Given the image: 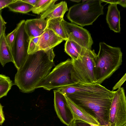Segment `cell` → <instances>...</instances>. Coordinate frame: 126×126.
I'll return each mask as SVG.
<instances>
[{
  "label": "cell",
  "instance_id": "4dcf8cb0",
  "mask_svg": "<svg viewBox=\"0 0 126 126\" xmlns=\"http://www.w3.org/2000/svg\"><path fill=\"white\" fill-rule=\"evenodd\" d=\"M23 1L33 6H34L38 0H22Z\"/></svg>",
  "mask_w": 126,
  "mask_h": 126
},
{
  "label": "cell",
  "instance_id": "3957f363",
  "mask_svg": "<svg viewBox=\"0 0 126 126\" xmlns=\"http://www.w3.org/2000/svg\"><path fill=\"white\" fill-rule=\"evenodd\" d=\"M95 60L94 68L96 83L101 84L119 68L122 62L121 48L114 47L101 42Z\"/></svg>",
  "mask_w": 126,
  "mask_h": 126
},
{
  "label": "cell",
  "instance_id": "8992f818",
  "mask_svg": "<svg viewBox=\"0 0 126 126\" xmlns=\"http://www.w3.org/2000/svg\"><path fill=\"white\" fill-rule=\"evenodd\" d=\"M96 55L94 50L88 49L83 55L76 60H72L73 74L76 83H96L94 68Z\"/></svg>",
  "mask_w": 126,
  "mask_h": 126
},
{
  "label": "cell",
  "instance_id": "d4e9b609",
  "mask_svg": "<svg viewBox=\"0 0 126 126\" xmlns=\"http://www.w3.org/2000/svg\"><path fill=\"white\" fill-rule=\"evenodd\" d=\"M69 126H91L90 124L83 121L73 119Z\"/></svg>",
  "mask_w": 126,
  "mask_h": 126
},
{
  "label": "cell",
  "instance_id": "83f0119b",
  "mask_svg": "<svg viewBox=\"0 0 126 126\" xmlns=\"http://www.w3.org/2000/svg\"><path fill=\"white\" fill-rule=\"evenodd\" d=\"M14 0H0V11L3 8L7 7L10 3Z\"/></svg>",
  "mask_w": 126,
  "mask_h": 126
},
{
  "label": "cell",
  "instance_id": "d6a6232c",
  "mask_svg": "<svg viewBox=\"0 0 126 126\" xmlns=\"http://www.w3.org/2000/svg\"><path fill=\"white\" fill-rule=\"evenodd\" d=\"M91 126H106L105 125H95L93 124H90Z\"/></svg>",
  "mask_w": 126,
  "mask_h": 126
},
{
  "label": "cell",
  "instance_id": "ac0fdd59",
  "mask_svg": "<svg viewBox=\"0 0 126 126\" xmlns=\"http://www.w3.org/2000/svg\"><path fill=\"white\" fill-rule=\"evenodd\" d=\"M87 49L76 42L68 40L66 41L64 45L65 51L72 60H76L83 55Z\"/></svg>",
  "mask_w": 126,
  "mask_h": 126
},
{
  "label": "cell",
  "instance_id": "2e32d148",
  "mask_svg": "<svg viewBox=\"0 0 126 126\" xmlns=\"http://www.w3.org/2000/svg\"><path fill=\"white\" fill-rule=\"evenodd\" d=\"M68 10L67 3L62 1L54 4L48 10L40 15V18L47 20L58 17H63L65 13Z\"/></svg>",
  "mask_w": 126,
  "mask_h": 126
},
{
  "label": "cell",
  "instance_id": "1f68e13d",
  "mask_svg": "<svg viewBox=\"0 0 126 126\" xmlns=\"http://www.w3.org/2000/svg\"><path fill=\"white\" fill-rule=\"evenodd\" d=\"M70 1L76 2L79 3L81 1V0H70Z\"/></svg>",
  "mask_w": 126,
  "mask_h": 126
},
{
  "label": "cell",
  "instance_id": "7402d4cb",
  "mask_svg": "<svg viewBox=\"0 0 126 126\" xmlns=\"http://www.w3.org/2000/svg\"><path fill=\"white\" fill-rule=\"evenodd\" d=\"M13 84L9 77L0 74V98L7 95Z\"/></svg>",
  "mask_w": 126,
  "mask_h": 126
},
{
  "label": "cell",
  "instance_id": "9a60e30c",
  "mask_svg": "<svg viewBox=\"0 0 126 126\" xmlns=\"http://www.w3.org/2000/svg\"><path fill=\"white\" fill-rule=\"evenodd\" d=\"M117 4H110L108 8L106 20L110 30L115 32H119L121 31L120 11Z\"/></svg>",
  "mask_w": 126,
  "mask_h": 126
},
{
  "label": "cell",
  "instance_id": "4fadbf2b",
  "mask_svg": "<svg viewBox=\"0 0 126 126\" xmlns=\"http://www.w3.org/2000/svg\"><path fill=\"white\" fill-rule=\"evenodd\" d=\"M47 21L41 18L27 19L25 21V28L30 39L39 36L46 29Z\"/></svg>",
  "mask_w": 126,
  "mask_h": 126
},
{
  "label": "cell",
  "instance_id": "5bb4252c",
  "mask_svg": "<svg viewBox=\"0 0 126 126\" xmlns=\"http://www.w3.org/2000/svg\"><path fill=\"white\" fill-rule=\"evenodd\" d=\"M65 96L72 114L73 119L81 120L90 124L99 125V123L96 119L87 113L75 104L68 97Z\"/></svg>",
  "mask_w": 126,
  "mask_h": 126
},
{
  "label": "cell",
  "instance_id": "8fae6325",
  "mask_svg": "<svg viewBox=\"0 0 126 126\" xmlns=\"http://www.w3.org/2000/svg\"><path fill=\"white\" fill-rule=\"evenodd\" d=\"M57 89L65 96L77 92H105L109 90L101 85L96 83L81 84L76 83Z\"/></svg>",
  "mask_w": 126,
  "mask_h": 126
},
{
  "label": "cell",
  "instance_id": "ba28073f",
  "mask_svg": "<svg viewBox=\"0 0 126 126\" xmlns=\"http://www.w3.org/2000/svg\"><path fill=\"white\" fill-rule=\"evenodd\" d=\"M110 126H126V97L123 87L114 94L110 110Z\"/></svg>",
  "mask_w": 126,
  "mask_h": 126
},
{
  "label": "cell",
  "instance_id": "ffe728a7",
  "mask_svg": "<svg viewBox=\"0 0 126 126\" xmlns=\"http://www.w3.org/2000/svg\"><path fill=\"white\" fill-rule=\"evenodd\" d=\"M33 7L22 0H14L7 6L11 11L24 14L32 11Z\"/></svg>",
  "mask_w": 126,
  "mask_h": 126
},
{
  "label": "cell",
  "instance_id": "f1b7e54d",
  "mask_svg": "<svg viewBox=\"0 0 126 126\" xmlns=\"http://www.w3.org/2000/svg\"><path fill=\"white\" fill-rule=\"evenodd\" d=\"M3 106L0 103V125H1L5 120L3 110Z\"/></svg>",
  "mask_w": 126,
  "mask_h": 126
},
{
  "label": "cell",
  "instance_id": "5b68a950",
  "mask_svg": "<svg viewBox=\"0 0 126 126\" xmlns=\"http://www.w3.org/2000/svg\"><path fill=\"white\" fill-rule=\"evenodd\" d=\"M75 83L73 74L72 61L68 59L56 66L40 82L36 89L42 88L50 91Z\"/></svg>",
  "mask_w": 126,
  "mask_h": 126
},
{
  "label": "cell",
  "instance_id": "30bf717a",
  "mask_svg": "<svg viewBox=\"0 0 126 126\" xmlns=\"http://www.w3.org/2000/svg\"><path fill=\"white\" fill-rule=\"evenodd\" d=\"M53 91L54 106L57 116L62 123L69 126L73 117L66 96L57 90Z\"/></svg>",
  "mask_w": 126,
  "mask_h": 126
},
{
  "label": "cell",
  "instance_id": "d6986e66",
  "mask_svg": "<svg viewBox=\"0 0 126 126\" xmlns=\"http://www.w3.org/2000/svg\"><path fill=\"white\" fill-rule=\"evenodd\" d=\"M14 61L11 50L6 39L5 32L0 40V63L3 67L7 63Z\"/></svg>",
  "mask_w": 126,
  "mask_h": 126
},
{
  "label": "cell",
  "instance_id": "484cf974",
  "mask_svg": "<svg viewBox=\"0 0 126 126\" xmlns=\"http://www.w3.org/2000/svg\"><path fill=\"white\" fill-rule=\"evenodd\" d=\"M6 22L2 17L1 15H0V40L4 33L5 32L6 29Z\"/></svg>",
  "mask_w": 126,
  "mask_h": 126
},
{
  "label": "cell",
  "instance_id": "4316f807",
  "mask_svg": "<svg viewBox=\"0 0 126 126\" xmlns=\"http://www.w3.org/2000/svg\"><path fill=\"white\" fill-rule=\"evenodd\" d=\"M126 73H125L118 81L114 85L112 89V91H113L121 87V86L126 80Z\"/></svg>",
  "mask_w": 126,
  "mask_h": 126
},
{
  "label": "cell",
  "instance_id": "e575fe53",
  "mask_svg": "<svg viewBox=\"0 0 126 126\" xmlns=\"http://www.w3.org/2000/svg\"><path fill=\"white\" fill-rule=\"evenodd\" d=\"M1 12H2L1 10L0 11V15L1 14Z\"/></svg>",
  "mask_w": 126,
  "mask_h": 126
},
{
  "label": "cell",
  "instance_id": "9c48e42d",
  "mask_svg": "<svg viewBox=\"0 0 126 126\" xmlns=\"http://www.w3.org/2000/svg\"><path fill=\"white\" fill-rule=\"evenodd\" d=\"M68 38L82 47L91 49L93 42L89 32L86 29L77 24L63 20Z\"/></svg>",
  "mask_w": 126,
  "mask_h": 126
},
{
  "label": "cell",
  "instance_id": "603a6c76",
  "mask_svg": "<svg viewBox=\"0 0 126 126\" xmlns=\"http://www.w3.org/2000/svg\"><path fill=\"white\" fill-rule=\"evenodd\" d=\"M19 26V23L16 28L6 36V42L11 48V50L13 46L16 36V32Z\"/></svg>",
  "mask_w": 126,
  "mask_h": 126
},
{
  "label": "cell",
  "instance_id": "277c9868",
  "mask_svg": "<svg viewBox=\"0 0 126 126\" xmlns=\"http://www.w3.org/2000/svg\"><path fill=\"white\" fill-rule=\"evenodd\" d=\"M102 2L100 0H89L75 5L69 9L67 17L72 23L82 27L91 25L104 14Z\"/></svg>",
  "mask_w": 126,
  "mask_h": 126
},
{
  "label": "cell",
  "instance_id": "7a4b0ae2",
  "mask_svg": "<svg viewBox=\"0 0 126 126\" xmlns=\"http://www.w3.org/2000/svg\"><path fill=\"white\" fill-rule=\"evenodd\" d=\"M115 91L75 92L66 97L97 119L99 125L110 126V110Z\"/></svg>",
  "mask_w": 126,
  "mask_h": 126
},
{
  "label": "cell",
  "instance_id": "cb8c5ba5",
  "mask_svg": "<svg viewBox=\"0 0 126 126\" xmlns=\"http://www.w3.org/2000/svg\"><path fill=\"white\" fill-rule=\"evenodd\" d=\"M39 37V36L30 39L28 51V55L36 52L37 45Z\"/></svg>",
  "mask_w": 126,
  "mask_h": 126
},
{
  "label": "cell",
  "instance_id": "836d02e7",
  "mask_svg": "<svg viewBox=\"0 0 126 126\" xmlns=\"http://www.w3.org/2000/svg\"><path fill=\"white\" fill-rule=\"evenodd\" d=\"M87 1V0H82V3H83V2H85L86 1Z\"/></svg>",
  "mask_w": 126,
  "mask_h": 126
},
{
  "label": "cell",
  "instance_id": "52a82bcc",
  "mask_svg": "<svg viewBox=\"0 0 126 126\" xmlns=\"http://www.w3.org/2000/svg\"><path fill=\"white\" fill-rule=\"evenodd\" d=\"M25 20L19 23L15 40L11 49L13 63L17 70L24 64L28 56V51L30 39L25 28Z\"/></svg>",
  "mask_w": 126,
  "mask_h": 126
},
{
  "label": "cell",
  "instance_id": "7c38bea8",
  "mask_svg": "<svg viewBox=\"0 0 126 126\" xmlns=\"http://www.w3.org/2000/svg\"><path fill=\"white\" fill-rule=\"evenodd\" d=\"M63 41L52 31L46 28L43 33L39 37L36 52L54 48Z\"/></svg>",
  "mask_w": 126,
  "mask_h": 126
},
{
  "label": "cell",
  "instance_id": "e0dca14e",
  "mask_svg": "<svg viewBox=\"0 0 126 126\" xmlns=\"http://www.w3.org/2000/svg\"><path fill=\"white\" fill-rule=\"evenodd\" d=\"M63 18L59 17L46 20V28L52 30L63 40L66 41L68 37L63 22Z\"/></svg>",
  "mask_w": 126,
  "mask_h": 126
},
{
  "label": "cell",
  "instance_id": "6da1fadb",
  "mask_svg": "<svg viewBox=\"0 0 126 126\" xmlns=\"http://www.w3.org/2000/svg\"><path fill=\"white\" fill-rule=\"evenodd\" d=\"M53 48L41 50L28 55L16 74L14 83L23 93L33 92L55 65Z\"/></svg>",
  "mask_w": 126,
  "mask_h": 126
},
{
  "label": "cell",
  "instance_id": "f546056e",
  "mask_svg": "<svg viewBox=\"0 0 126 126\" xmlns=\"http://www.w3.org/2000/svg\"><path fill=\"white\" fill-rule=\"evenodd\" d=\"M101 0L102 2H105L110 4H119L120 5L121 1V0Z\"/></svg>",
  "mask_w": 126,
  "mask_h": 126
},
{
  "label": "cell",
  "instance_id": "44dd1931",
  "mask_svg": "<svg viewBox=\"0 0 126 126\" xmlns=\"http://www.w3.org/2000/svg\"><path fill=\"white\" fill-rule=\"evenodd\" d=\"M57 0H38L32 11L33 13L41 15L48 10L55 4Z\"/></svg>",
  "mask_w": 126,
  "mask_h": 126
}]
</instances>
